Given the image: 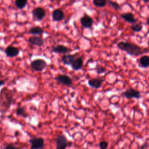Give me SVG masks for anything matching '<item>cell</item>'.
Here are the masks:
<instances>
[{"mask_svg": "<svg viewBox=\"0 0 149 149\" xmlns=\"http://www.w3.org/2000/svg\"><path fill=\"white\" fill-rule=\"evenodd\" d=\"M13 101V94L11 90L4 88L0 92V111L5 112Z\"/></svg>", "mask_w": 149, "mask_h": 149, "instance_id": "obj_1", "label": "cell"}, {"mask_svg": "<svg viewBox=\"0 0 149 149\" xmlns=\"http://www.w3.org/2000/svg\"><path fill=\"white\" fill-rule=\"evenodd\" d=\"M118 47L132 56H139L144 52L139 45L128 42L120 41L118 44Z\"/></svg>", "mask_w": 149, "mask_h": 149, "instance_id": "obj_2", "label": "cell"}, {"mask_svg": "<svg viewBox=\"0 0 149 149\" xmlns=\"http://www.w3.org/2000/svg\"><path fill=\"white\" fill-rule=\"evenodd\" d=\"M30 66L33 70L37 72H41L47 68V63L44 59H37L31 62Z\"/></svg>", "mask_w": 149, "mask_h": 149, "instance_id": "obj_3", "label": "cell"}, {"mask_svg": "<svg viewBox=\"0 0 149 149\" xmlns=\"http://www.w3.org/2000/svg\"><path fill=\"white\" fill-rule=\"evenodd\" d=\"M32 15L34 20L41 21L42 20L46 15L45 10L42 7H37L35 8L32 10Z\"/></svg>", "mask_w": 149, "mask_h": 149, "instance_id": "obj_4", "label": "cell"}, {"mask_svg": "<svg viewBox=\"0 0 149 149\" xmlns=\"http://www.w3.org/2000/svg\"><path fill=\"white\" fill-rule=\"evenodd\" d=\"M29 143L31 144V149L43 148L45 147L44 140L42 137H32L30 139Z\"/></svg>", "mask_w": 149, "mask_h": 149, "instance_id": "obj_5", "label": "cell"}, {"mask_svg": "<svg viewBox=\"0 0 149 149\" xmlns=\"http://www.w3.org/2000/svg\"><path fill=\"white\" fill-rule=\"evenodd\" d=\"M122 95L127 99H130L132 98L139 99L141 97L140 93L139 91L132 88H130L126 90V91H123L122 93Z\"/></svg>", "mask_w": 149, "mask_h": 149, "instance_id": "obj_6", "label": "cell"}, {"mask_svg": "<svg viewBox=\"0 0 149 149\" xmlns=\"http://www.w3.org/2000/svg\"><path fill=\"white\" fill-rule=\"evenodd\" d=\"M55 80L68 87H70L73 84L72 79L66 74H59L55 77Z\"/></svg>", "mask_w": 149, "mask_h": 149, "instance_id": "obj_7", "label": "cell"}, {"mask_svg": "<svg viewBox=\"0 0 149 149\" xmlns=\"http://www.w3.org/2000/svg\"><path fill=\"white\" fill-rule=\"evenodd\" d=\"M56 148L57 149H65L68 146V143L66 137L64 135L59 134L56 139Z\"/></svg>", "mask_w": 149, "mask_h": 149, "instance_id": "obj_8", "label": "cell"}, {"mask_svg": "<svg viewBox=\"0 0 149 149\" xmlns=\"http://www.w3.org/2000/svg\"><path fill=\"white\" fill-rule=\"evenodd\" d=\"M80 23L84 28H91L93 24L94 21L91 16L84 15L80 18Z\"/></svg>", "mask_w": 149, "mask_h": 149, "instance_id": "obj_9", "label": "cell"}, {"mask_svg": "<svg viewBox=\"0 0 149 149\" xmlns=\"http://www.w3.org/2000/svg\"><path fill=\"white\" fill-rule=\"evenodd\" d=\"M4 52L8 57H15L19 54V49L12 45H9L6 48Z\"/></svg>", "mask_w": 149, "mask_h": 149, "instance_id": "obj_10", "label": "cell"}, {"mask_svg": "<svg viewBox=\"0 0 149 149\" xmlns=\"http://www.w3.org/2000/svg\"><path fill=\"white\" fill-rule=\"evenodd\" d=\"M120 17L122 18L125 22L129 23H134L137 22V19H136L133 15V14L131 12H127V13H123L120 14Z\"/></svg>", "mask_w": 149, "mask_h": 149, "instance_id": "obj_11", "label": "cell"}, {"mask_svg": "<svg viewBox=\"0 0 149 149\" xmlns=\"http://www.w3.org/2000/svg\"><path fill=\"white\" fill-rule=\"evenodd\" d=\"M28 41L32 45L41 47L44 44V40L42 37L33 36L29 38Z\"/></svg>", "mask_w": 149, "mask_h": 149, "instance_id": "obj_12", "label": "cell"}, {"mask_svg": "<svg viewBox=\"0 0 149 149\" xmlns=\"http://www.w3.org/2000/svg\"><path fill=\"white\" fill-rule=\"evenodd\" d=\"M52 17L54 21L60 22L64 18V13L61 9H56L52 12Z\"/></svg>", "mask_w": 149, "mask_h": 149, "instance_id": "obj_13", "label": "cell"}, {"mask_svg": "<svg viewBox=\"0 0 149 149\" xmlns=\"http://www.w3.org/2000/svg\"><path fill=\"white\" fill-rule=\"evenodd\" d=\"M103 80L101 78H94L88 80V84L92 88H99L101 87Z\"/></svg>", "mask_w": 149, "mask_h": 149, "instance_id": "obj_14", "label": "cell"}, {"mask_svg": "<svg viewBox=\"0 0 149 149\" xmlns=\"http://www.w3.org/2000/svg\"><path fill=\"white\" fill-rule=\"evenodd\" d=\"M75 54H65L62 56L61 61L64 65H71L75 59Z\"/></svg>", "mask_w": 149, "mask_h": 149, "instance_id": "obj_15", "label": "cell"}, {"mask_svg": "<svg viewBox=\"0 0 149 149\" xmlns=\"http://www.w3.org/2000/svg\"><path fill=\"white\" fill-rule=\"evenodd\" d=\"M83 65V60L82 57H79L75 58L71 64L72 68L74 70H78L80 69Z\"/></svg>", "mask_w": 149, "mask_h": 149, "instance_id": "obj_16", "label": "cell"}, {"mask_svg": "<svg viewBox=\"0 0 149 149\" xmlns=\"http://www.w3.org/2000/svg\"><path fill=\"white\" fill-rule=\"evenodd\" d=\"M70 49L66 46L63 45H58L56 47L52 48V52L57 53V54H65L68 52H69Z\"/></svg>", "mask_w": 149, "mask_h": 149, "instance_id": "obj_17", "label": "cell"}, {"mask_svg": "<svg viewBox=\"0 0 149 149\" xmlns=\"http://www.w3.org/2000/svg\"><path fill=\"white\" fill-rule=\"evenodd\" d=\"M44 32V30L40 26L32 27L29 30V33L33 35H41Z\"/></svg>", "mask_w": 149, "mask_h": 149, "instance_id": "obj_18", "label": "cell"}, {"mask_svg": "<svg viewBox=\"0 0 149 149\" xmlns=\"http://www.w3.org/2000/svg\"><path fill=\"white\" fill-rule=\"evenodd\" d=\"M139 66L143 68H147L149 66V57L147 55H144L139 59Z\"/></svg>", "mask_w": 149, "mask_h": 149, "instance_id": "obj_19", "label": "cell"}, {"mask_svg": "<svg viewBox=\"0 0 149 149\" xmlns=\"http://www.w3.org/2000/svg\"><path fill=\"white\" fill-rule=\"evenodd\" d=\"M27 1L28 0H15V6L17 8L19 9H22L27 5Z\"/></svg>", "mask_w": 149, "mask_h": 149, "instance_id": "obj_20", "label": "cell"}, {"mask_svg": "<svg viewBox=\"0 0 149 149\" xmlns=\"http://www.w3.org/2000/svg\"><path fill=\"white\" fill-rule=\"evenodd\" d=\"M143 29V26L141 23H134L130 26V29L134 32H139Z\"/></svg>", "mask_w": 149, "mask_h": 149, "instance_id": "obj_21", "label": "cell"}, {"mask_svg": "<svg viewBox=\"0 0 149 149\" xmlns=\"http://www.w3.org/2000/svg\"><path fill=\"white\" fill-rule=\"evenodd\" d=\"M107 0H93L94 6L99 8H103L107 5Z\"/></svg>", "mask_w": 149, "mask_h": 149, "instance_id": "obj_22", "label": "cell"}, {"mask_svg": "<svg viewBox=\"0 0 149 149\" xmlns=\"http://www.w3.org/2000/svg\"><path fill=\"white\" fill-rule=\"evenodd\" d=\"M16 113L18 116H22L23 117H27V114L26 112L25 108L24 107H19L16 110Z\"/></svg>", "mask_w": 149, "mask_h": 149, "instance_id": "obj_23", "label": "cell"}, {"mask_svg": "<svg viewBox=\"0 0 149 149\" xmlns=\"http://www.w3.org/2000/svg\"><path fill=\"white\" fill-rule=\"evenodd\" d=\"M107 2H108L115 10L120 9V6L117 2H116L115 1H113L112 0H107Z\"/></svg>", "mask_w": 149, "mask_h": 149, "instance_id": "obj_24", "label": "cell"}, {"mask_svg": "<svg viewBox=\"0 0 149 149\" xmlns=\"http://www.w3.org/2000/svg\"><path fill=\"white\" fill-rule=\"evenodd\" d=\"M96 70H97V73L98 74H102V73H104V72H106V69L104 66L98 65L96 68Z\"/></svg>", "mask_w": 149, "mask_h": 149, "instance_id": "obj_25", "label": "cell"}, {"mask_svg": "<svg viewBox=\"0 0 149 149\" xmlns=\"http://www.w3.org/2000/svg\"><path fill=\"white\" fill-rule=\"evenodd\" d=\"M108 143L105 141H101L99 144V147L101 149H105L108 147Z\"/></svg>", "mask_w": 149, "mask_h": 149, "instance_id": "obj_26", "label": "cell"}, {"mask_svg": "<svg viewBox=\"0 0 149 149\" xmlns=\"http://www.w3.org/2000/svg\"><path fill=\"white\" fill-rule=\"evenodd\" d=\"M4 148H5V149H18L19 148L13 145V144H8L4 147Z\"/></svg>", "mask_w": 149, "mask_h": 149, "instance_id": "obj_27", "label": "cell"}, {"mask_svg": "<svg viewBox=\"0 0 149 149\" xmlns=\"http://www.w3.org/2000/svg\"><path fill=\"white\" fill-rule=\"evenodd\" d=\"M141 148H148V146L147 144H143L141 147H140Z\"/></svg>", "mask_w": 149, "mask_h": 149, "instance_id": "obj_28", "label": "cell"}, {"mask_svg": "<svg viewBox=\"0 0 149 149\" xmlns=\"http://www.w3.org/2000/svg\"><path fill=\"white\" fill-rule=\"evenodd\" d=\"M4 84H5V81L0 80V87H1L2 86H3Z\"/></svg>", "mask_w": 149, "mask_h": 149, "instance_id": "obj_29", "label": "cell"}, {"mask_svg": "<svg viewBox=\"0 0 149 149\" xmlns=\"http://www.w3.org/2000/svg\"><path fill=\"white\" fill-rule=\"evenodd\" d=\"M143 1L144 3H148V0H143Z\"/></svg>", "mask_w": 149, "mask_h": 149, "instance_id": "obj_30", "label": "cell"}, {"mask_svg": "<svg viewBox=\"0 0 149 149\" xmlns=\"http://www.w3.org/2000/svg\"><path fill=\"white\" fill-rule=\"evenodd\" d=\"M1 121L0 120V124H1Z\"/></svg>", "mask_w": 149, "mask_h": 149, "instance_id": "obj_31", "label": "cell"}]
</instances>
